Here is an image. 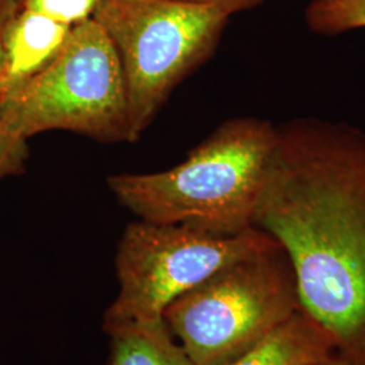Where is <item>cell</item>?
Masks as SVG:
<instances>
[{
  "mask_svg": "<svg viewBox=\"0 0 365 365\" xmlns=\"http://www.w3.org/2000/svg\"><path fill=\"white\" fill-rule=\"evenodd\" d=\"M101 0H19V9L45 15L73 27L93 16Z\"/></svg>",
  "mask_w": 365,
  "mask_h": 365,
  "instance_id": "cell-11",
  "label": "cell"
},
{
  "mask_svg": "<svg viewBox=\"0 0 365 365\" xmlns=\"http://www.w3.org/2000/svg\"><path fill=\"white\" fill-rule=\"evenodd\" d=\"M182 1L214 6L227 11L232 16L235 14L253 10L264 3V0H182Z\"/></svg>",
  "mask_w": 365,
  "mask_h": 365,
  "instance_id": "cell-13",
  "label": "cell"
},
{
  "mask_svg": "<svg viewBox=\"0 0 365 365\" xmlns=\"http://www.w3.org/2000/svg\"><path fill=\"white\" fill-rule=\"evenodd\" d=\"M277 140V126L255 117L229 119L175 167L117 173L107 184L138 220L178 223L211 235L255 226Z\"/></svg>",
  "mask_w": 365,
  "mask_h": 365,
  "instance_id": "cell-2",
  "label": "cell"
},
{
  "mask_svg": "<svg viewBox=\"0 0 365 365\" xmlns=\"http://www.w3.org/2000/svg\"><path fill=\"white\" fill-rule=\"evenodd\" d=\"M255 226L286 252L302 309L365 365V130L318 117L277 125Z\"/></svg>",
  "mask_w": 365,
  "mask_h": 365,
  "instance_id": "cell-1",
  "label": "cell"
},
{
  "mask_svg": "<svg viewBox=\"0 0 365 365\" xmlns=\"http://www.w3.org/2000/svg\"><path fill=\"white\" fill-rule=\"evenodd\" d=\"M304 19L307 27L319 36L364 29L365 0H312Z\"/></svg>",
  "mask_w": 365,
  "mask_h": 365,
  "instance_id": "cell-10",
  "label": "cell"
},
{
  "mask_svg": "<svg viewBox=\"0 0 365 365\" xmlns=\"http://www.w3.org/2000/svg\"><path fill=\"white\" fill-rule=\"evenodd\" d=\"M0 120L26 140L61 130L99 143H133L120 60L93 18L72 27L52 63L0 101Z\"/></svg>",
  "mask_w": 365,
  "mask_h": 365,
  "instance_id": "cell-3",
  "label": "cell"
},
{
  "mask_svg": "<svg viewBox=\"0 0 365 365\" xmlns=\"http://www.w3.org/2000/svg\"><path fill=\"white\" fill-rule=\"evenodd\" d=\"M230 14L182 0H101L93 19L117 49L134 143L170 92L215 51Z\"/></svg>",
  "mask_w": 365,
  "mask_h": 365,
  "instance_id": "cell-4",
  "label": "cell"
},
{
  "mask_svg": "<svg viewBox=\"0 0 365 365\" xmlns=\"http://www.w3.org/2000/svg\"><path fill=\"white\" fill-rule=\"evenodd\" d=\"M315 365H353L348 359H345L344 356H341L339 353H334V354H331L330 357H327L325 359L324 361H321V363H318V364Z\"/></svg>",
  "mask_w": 365,
  "mask_h": 365,
  "instance_id": "cell-15",
  "label": "cell"
},
{
  "mask_svg": "<svg viewBox=\"0 0 365 365\" xmlns=\"http://www.w3.org/2000/svg\"><path fill=\"white\" fill-rule=\"evenodd\" d=\"M337 353L334 339L303 309L221 365H315Z\"/></svg>",
  "mask_w": 365,
  "mask_h": 365,
  "instance_id": "cell-8",
  "label": "cell"
},
{
  "mask_svg": "<svg viewBox=\"0 0 365 365\" xmlns=\"http://www.w3.org/2000/svg\"><path fill=\"white\" fill-rule=\"evenodd\" d=\"M19 10V0H0V61L4 36L14 15Z\"/></svg>",
  "mask_w": 365,
  "mask_h": 365,
  "instance_id": "cell-14",
  "label": "cell"
},
{
  "mask_svg": "<svg viewBox=\"0 0 365 365\" xmlns=\"http://www.w3.org/2000/svg\"><path fill=\"white\" fill-rule=\"evenodd\" d=\"M277 245L259 227L217 235L187 225L131 222L118 242L119 291L106 309L102 329L161 321L173 300L211 274Z\"/></svg>",
  "mask_w": 365,
  "mask_h": 365,
  "instance_id": "cell-6",
  "label": "cell"
},
{
  "mask_svg": "<svg viewBox=\"0 0 365 365\" xmlns=\"http://www.w3.org/2000/svg\"><path fill=\"white\" fill-rule=\"evenodd\" d=\"M302 309L280 245L211 274L173 300L163 318L196 365H221Z\"/></svg>",
  "mask_w": 365,
  "mask_h": 365,
  "instance_id": "cell-5",
  "label": "cell"
},
{
  "mask_svg": "<svg viewBox=\"0 0 365 365\" xmlns=\"http://www.w3.org/2000/svg\"><path fill=\"white\" fill-rule=\"evenodd\" d=\"M72 27L19 9L7 27L0 61V101L21 88L53 61Z\"/></svg>",
  "mask_w": 365,
  "mask_h": 365,
  "instance_id": "cell-7",
  "label": "cell"
},
{
  "mask_svg": "<svg viewBox=\"0 0 365 365\" xmlns=\"http://www.w3.org/2000/svg\"><path fill=\"white\" fill-rule=\"evenodd\" d=\"M108 337L106 365H196L167 327L164 318L103 330Z\"/></svg>",
  "mask_w": 365,
  "mask_h": 365,
  "instance_id": "cell-9",
  "label": "cell"
},
{
  "mask_svg": "<svg viewBox=\"0 0 365 365\" xmlns=\"http://www.w3.org/2000/svg\"><path fill=\"white\" fill-rule=\"evenodd\" d=\"M27 141L0 120V180L18 176L25 170L29 158Z\"/></svg>",
  "mask_w": 365,
  "mask_h": 365,
  "instance_id": "cell-12",
  "label": "cell"
}]
</instances>
